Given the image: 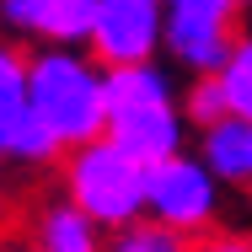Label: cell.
<instances>
[{"label":"cell","instance_id":"277c9868","mask_svg":"<svg viewBox=\"0 0 252 252\" xmlns=\"http://www.w3.org/2000/svg\"><path fill=\"white\" fill-rule=\"evenodd\" d=\"M166 38V5L161 0H97V27L92 43L102 70H129L151 64V54Z\"/></svg>","mask_w":252,"mask_h":252},{"label":"cell","instance_id":"6da1fadb","mask_svg":"<svg viewBox=\"0 0 252 252\" xmlns=\"http://www.w3.org/2000/svg\"><path fill=\"white\" fill-rule=\"evenodd\" d=\"M32 113L43 118L59 151H81L107 134V70L81 49H43L27 59Z\"/></svg>","mask_w":252,"mask_h":252},{"label":"cell","instance_id":"7a4b0ae2","mask_svg":"<svg viewBox=\"0 0 252 252\" xmlns=\"http://www.w3.org/2000/svg\"><path fill=\"white\" fill-rule=\"evenodd\" d=\"M145 166L134 156H124L107 134L70 151V166H64V188H70V204L81 215H92L102 231H129L140 225L145 215Z\"/></svg>","mask_w":252,"mask_h":252},{"label":"cell","instance_id":"e0dca14e","mask_svg":"<svg viewBox=\"0 0 252 252\" xmlns=\"http://www.w3.org/2000/svg\"><path fill=\"white\" fill-rule=\"evenodd\" d=\"M0 215H5V188H0Z\"/></svg>","mask_w":252,"mask_h":252},{"label":"cell","instance_id":"ac0fdd59","mask_svg":"<svg viewBox=\"0 0 252 252\" xmlns=\"http://www.w3.org/2000/svg\"><path fill=\"white\" fill-rule=\"evenodd\" d=\"M236 5H252V0H236Z\"/></svg>","mask_w":252,"mask_h":252},{"label":"cell","instance_id":"30bf717a","mask_svg":"<svg viewBox=\"0 0 252 252\" xmlns=\"http://www.w3.org/2000/svg\"><path fill=\"white\" fill-rule=\"evenodd\" d=\"M199 156L220 183H252V124L225 118L215 129H199Z\"/></svg>","mask_w":252,"mask_h":252},{"label":"cell","instance_id":"52a82bcc","mask_svg":"<svg viewBox=\"0 0 252 252\" xmlns=\"http://www.w3.org/2000/svg\"><path fill=\"white\" fill-rule=\"evenodd\" d=\"M0 22L11 32H32L49 49H81L97 27V0H0Z\"/></svg>","mask_w":252,"mask_h":252},{"label":"cell","instance_id":"8992f818","mask_svg":"<svg viewBox=\"0 0 252 252\" xmlns=\"http://www.w3.org/2000/svg\"><path fill=\"white\" fill-rule=\"evenodd\" d=\"M166 54L193 70V75H220L225 59L236 49L231 38V16H215V11H183V5H166Z\"/></svg>","mask_w":252,"mask_h":252},{"label":"cell","instance_id":"5bb4252c","mask_svg":"<svg viewBox=\"0 0 252 252\" xmlns=\"http://www.w3.org/2000/svg\"><path fill=\"white\" fill-rule=\"evenodd\" d=\"M183 113H188V124H199V129H215V124H225V118H231L225 86H220L215 75L193 81V92H188V102H183Z\"/></svg>","mask_w":252,"mask_h":252},{"label":"cell","instance_id":"7c38bea8","mask_svg":"<svg viewBox=\"0 0 252 252\" xmlns=\"http://www.w3.org/2000/svg\"><path fill=\"white\" fill-rule=\"evenodd\" d=\"M225 86V102H231V118L252 124V38H236V49L225 59V70L215 75Z\"/></svg>","mask_w":252,"mask_h":252},{"label":"cell","instance_id":"ba28073f","mask_svg":"<svg viewBox=\"0 0 252 252\" xmlns=\"http://www.w3.org/2000/svg\"><path fill=\"white\" fill-rule=\"evenodd\" d=\"M183 134H188V113L183 102H161V107H145V113H124L107 124V140L124 156H134L145 172L183 156Z\"/></svg>","mask_w":252,"mask_h":252},{"label":"cell","instance_id":"2e32d148","mask_svg":"<svg viewBox=\"0 0 252 252\" xmlns=\"http://www.w3.org/2000/svg\"><path fill=\"white\" fill-rule=\"evenodd\" d=\"M193 252H252V242L247 236H215V242H204V247H193Z\"/></svg>","mask_w":252,"mask_h":252},{"label":"cell","instance_id":"5b68a950","mask_svg":"<svg viewBox=\"0 0 252 252\" xmlns=\"http://www.w3.org/2000/svg\"><path fill=\"white\" fill-rule=\"evenodd\" d=\"M59 156V140L43 129V118L32 113L27 92V54L0 43V161H22V166H43Z\"/></svg>","mask_w":252,"mask_h":252},{"label":"cell","instance_id":"9c48e42d","mask_svg":"<svg viewBox=\"0 0 252 252\" xmlns=\"http://www.w3.org/2000/svg\"><path fill=\"white\" fill-rule=\"evenodd\" d=\"M161 102H177L172 81L161 64H129V70H107V124L124 113H145Z\"/></svg>","mask_w":252,"mask_h":252},{"label":"cell","instance_id":"8fae6325","mask_svg":"<svg viewBox=\"0 0 252 252\" xmlns=\"http://www.w3.org/2000/svg\"><path fill=\"white\" fill-rule=\"evenodd\" d=\"M38 252H107V247H102L97 220L81 215L70 199H59L38 215Z\"/></svg>","mask_w":252,"mask_h":252},{"label":"cell","instance_id":"3957f363","mask_svg":"<svg viewBox=\"0 0 252 252\" xmlns=\"http://www.w3.org/2000/svg\"><path fill=\"white\" fill-rule=\"evenodd\" d=\"M220 209V177L204 166L199 151H183L172 161L151 166L145 177V220L188 236V231H204Z\"/></svg>","mask_w":252,"mask_h":252},{"label":"cell","instance_id":"4fadbf2b","mask_svg":"<svg viewBox=\"0 0 252 252\" xmlns=\"http://www.w3.org/2000/svg\"><path fill=\"white\" fill-rule=\"evenodd\" d=\"M107 252H193V247H188V236H177V231H166L156 220H140L129 231H113Z\"/></svg>","mask_w":252,"mask_h":252},{"label":"cell","instance_id":"9a60e30c","mask_svg":"<svg viewBox=\"0 0 252 252\" xmlns=\"http://www.w3.org/2000/svg\"><path fill=\"white\" fill-rule=\"evenodd\" d=\"M166 5H183V11H215V16H231L236 0H166Z\"/></svg>","mask_w":252,"mask_h":252}]
</instances>
